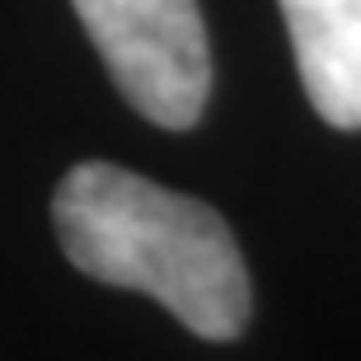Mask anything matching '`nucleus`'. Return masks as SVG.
<instances>
[{"instance_id": "obj_1", "label": "nucleus", "mask_w": 361, "mask_h": 361, "mask_svg": "<svg viewBox=\"0 0 361 361\" xmlns=\"http://www.w3.org/2000/svg\"><path fill=\"white\" fill-rule=\"evenodd\" d=\"M56 240L85 277L155 295L188 334L230 343L244 334L254 295L240 244L207 202L90 160L52 197Z\"/></svg>"}, {"instance_id": "obj_2", "label": "nucleus", "mask_w": 361, "mask_h": 361, "mask_svg": "<svg viewBox=\"0 0 361 361\" xmlns=\"http://www.w3.org/2000/svg\"><path fill=\"white\" fill-rule=\"evenodd\" d=\"M122 99L155 127L188 132L212 94L197 0H71Z\"/></svg>"}, {"instance_id": "obj_3", "label": "nucleus", "mask_w": 361, "mask_h": 361, "mask_svg": "<svg viewBox=\"0 0 361 361\" xmlns=\"http://www.w3.org/2000/svg\"><path fill=\"white\" fill-rule=\"evenodd\" d=\"M310 104L329 127H361V0H277Z\"/></svg>"}]
</instances>
